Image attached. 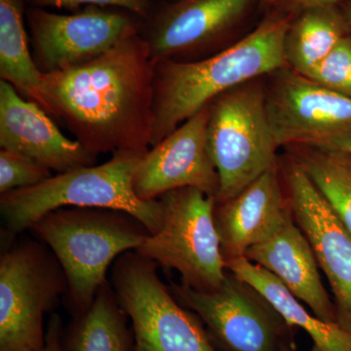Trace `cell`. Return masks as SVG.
<instances>
[{
  "mask_svg": "<svg viewBox=\"0 0 351 351\" xmlns=\"http://www.w3.org/2000/svg\"><path fill=\"white\" fill-rule=\"evenodd\" d=\"M145 152H117L101 165L88 166L52 176L31 186L0 195L4 246L31 230L46 214L63 207L108 208L127 212L152 234L160 230V200L144 201L133 189L134 175Z\"/></svg>",
  "mask_w": 351,
  "mask_h": 351,
  "instance_id": "cell-4",
  "label": "cell"
},
{
  "mask_svg": "<svg viewBox=\"0 0 351 351\" xmlns=\"http://www.w3.org/2000/svg\"><path fill=\"white\" fill-rule=\"evenodd\" d=\"M306 77L351 98V32L330 52Z\"/></svg>",
  "mask_w": 351,
  "mask_h": 351,
  "instance_id": "cell-23",
  "label": "cell"
},
{
  "mask_svg": "<svg viewBox=\"0 0 351 351\" xmlns=\"http://www.w3.org/2000/svg\"><path fill=\"white\" fill-rule=\"evenodd\" d=\"M261 0H176L143 20L141 36L154 63L195 62L223 49Z\"/></svg>",
  "mask_w": 351,
  "mask_h": 351,
  "instance_id": "cell-12",
  "label": "cell"
},
{
  "mask_svg": "<svg viewBox=\"0 0 351 351\" xmlns=\"http://www.w3.org/2000/svg\"><path fill=\"white\" fill-rule=\"evenodd\" d=\"M226 269L262 295L291 327L300 328L322 351H351V332L306 311L276 276L245 257L225 260Z\"/></svg>",
  "mask_w": 351,
  "mask_h": 351,
  "instance_id": "cell-18",
  "label": "cell"
},
{
  "mask_svg": "<svg viewBox=\"0 0 351 351\" xmlns=\"http://www.w3.org/2000/svg\"><path fill=\"white\" fill-rule=\"evenodd\" d=\"M154 75L149 45L133 34L87 63L43 75L46 112L63 120L95 157L147 152L154 133Z\"/></svg>",
  "mask_w": 351,
  "mask_h": 351,
  "instance_id": "cell-1",
  "label": "cell"
},
{
  "mask_svg": "<svg viewBox=\"0 0 351 351\" xmlns=\"http://www.w3.org/2000/svg\"><path fill=\"white\" fill-rule=\"evenodd\" d=\"M281 180L277 163L234 197L216 203L215 225L225 260L245 257L282 228L291 209Z\"/></svg>",
  "mask_w": 351,
  "mask_h": 351,
  "instance_id": "cell-16",
  "label": "cell"
},
{
  "mask_svg": "<svg viewBox=\"0 0 351 351\" xmlns=\"http://www.w3.org/2000/svg\"><path fill=\"white\" fill-rule=\"evenodd\" d=\"M31 230L63 267L69 284L64 301L73 318L89 311L117 258L137 250L152 234L131 214L108 208H60Z\"/></svg>",
  "mask_w": 351,
  "mask_h": 351,
  "instance_id": "cell-3",
  "label": "cell"
},
{
  "mask_svg": "<svg viewBox=\"0 0 351 351\" xmlns=\"http://www.w3.org/2000/svg\"><path fill=\"white\" fill-rule=\"evenodd\" d=\"M339 151H343L346 152H348V154H350L351 156V140L346 141V142L343 143V144H341L339 145L338 149Z\"/></svg>",
  "mask_w": 351,
  "mask_h": 351,
  "instance_id": "cell-30",
  "label": "cell"
},
{
  "mask_svg": "<svg viewBox=\"0 0 351 351\" xmlns=\"http://www.w3.org/2000/svg\"><path fill=\"white\" fill-rule=\"evenodd\" d=\"M52 171L29 159L0 151V195L31 188L52 177Z\"/></svg>",
  "mask_w": 351,
  "mask_h": 351,
  "instance_id": "cell-24",
  "label": "cell"
},
{
  "mask_svg": "<svg viewBox=\"0 0 351 351\" xmlns=\"http://www.w3.org/2000/svg\"><path fill=\"white\" fill-rule=\"evenodd\" d=\"M209 117L210 104L145 152L134 175L138 198L156 200L175 189L195 188L217 199L219 175L207 147Z\"/></svg>",
  "mask_w": 351,
  "mask_h": 351,
  "instance_id": "cell-14",
  "label": "cell"
},
{
  "mask_svg": "<svg viewBox=\"0 0 351 351\" xmlns=\"http://www.w3.org/2000/svg\"><path fill=\"white\" fill-rule=\"evenodd\" d=\"M339 5L341 7V10H343V14H345L351 29V0H346V1L339 3Z\"/></svg>",
  "mask_w": 351,
  "mask_h": 351,
  "instance_id": "cell-28",
  "label": "cell"
},
{
  "mask_svg": "<svg viewBox=\"0 0 351 351\" xmlns=\"http://www.w3.org/2000/svg\"><path fill=\"white\" fill-rule=\"evenodd\" d=\"M351 235V156L313 145L287 147Z\"/></svg>",
  "mask_w": 351,
  "mask_h": 351,
  "instance_id": "cell-22",
  "label": "cell"
},
{
  "mask_svg": "<svg viewBox=\"0 0 351 351\" xmlns=\"http://www.w3.org/2000/svg\"><path fill=\"white\" fill-rule=\"evenodd\" d=\"M267 77V115L279 147L304 145L337 149L351 140V98L287 66Z\"/></svg>",
  "mask_w": 351,
  "mask_h": 351,
  "instance_id": "cell-10",
  "label": "cell"
},
{
  "mask_svg": "<svg viewBox=\"0 0 351 351\" xmlns=\"http://www.w3.org/2000/svg\"><path fill=\"white\" fill-rule=\"evenodd\" d=\"M207 147L219 179L216 203L234 197L278 163L262 78L210 103Z\"/></svg>",
  "mask_w": 351,
  "mask_h": 351,
  "instance_id": "cell-5",
  "label": "cell"
},
{
  "mask_svg": "<svg viewBox=\"0 0 351 351\" xmlns=\"http://www.w3.org/2000/svg\"><path fill=\"white\" fill-rule=\"evenodd\" d=\"M350 32L339 4L304 9L293 17L286 32V66L302 75H308Z\"/></svg>",
  "mask_w": 351,
  "mask_h": 351,
  "instance_id": "cell-19",
  "label": "cell"
},
{
  "mask_svg": "<svg viewBox=\"0 0 351 351\" xmlns=\"http://www.w3.org/2000/svg\"><path fill=\"white\" fill-rule=\"evenodd\" d=\"M56 256L40 240L8 245L0 257V351H43L44 316L68 293Z\"/></svg>",
  "mask_w": 351,
  "mask_h": 351,
  "instance_id": "cell-6",
  "label": "cell"
},
{
  "mask_svg": "<svg viewBox=\"0 0 351 351\" xmlns=\"http://www.w3.org/2000/svg\"><path fill=\"white\" fill-rule=\"evenodd\" d=\"M158 199L162 226L136 253L164 269L176 270L186 287L216 290L228 276L215 225L216 199L195 188L175 189Z\"/></svg>",
  "mask_w": 351,
  "mask_h": 351,
  "instance_id": "cell-7",
  "label": "cell"
},
{
  "mask_svg": "<svg viewBox=\"0 0 351 351\" xmlns=\"http://www.w3.org/2000/svg\"><path fill=\"white\" fill-rule=\"evenodd\" d=\"M165 1H167V2H172V1H176V0H165Z\"/></svg>",
  "mask_w": 351,
  "mask_h": 351,
  "instance_id": "cell-32",
  "label": "cell"
},
{
  "mask_svg": "<svg viewBox=\"0 0 351 351\" xmlns=\"http://www.w3.org/2000/svg\"><path fill=\"white\" fill-rule=\"evenodd\" d=\"M311 351H322L320 350L319 348H318L317 346L313 345V348H311Z\"/></svg>",
  "mask_w": 351,
  "mask_h": 351,
  "instance_id": "cell-31",
  "label": "cell"
},
{
  "mask_svg": "<svg viewBox=\"0 0 351 351\" xmlns=\"http://www.w3.org/2000/svg\"><path fill=\"white\" fill-rule=\"evenodd\" d=\"M64 328L61 316L51 314L46 329V343L43 351H68L64 345Z\"/></svg>",
  "mask_w": 351,
  "mask_h": 351,
  "instance_id": "cell-26",
  "label": "cell"
},
{
  "mask_svg": "<svg viewBox=\"0 0 351 351\" xmlns=\"http://www.w3.org/2000/svg\"><path fill=\"white\" fill-rule=\"evenodd\" d=\"M0 147L58 174L93 166L97 160L80 142L66 138L40 106L23 98L3 80L0 82Z\"/></svg>",
  "mask_w": 351,
  "mask_h": 351,
  "instance_id": "cell-15",
  "label": "cell"
},
{
  "mask_svg": "<svg viewBox=\"0 0 351 351\" xmlns=\"http://www.w3.org/2000/svg\"><path fill=\"white\" fill-rule=\"evenodd\" d=\"M110 282L99 290L89 311L73 318L64 332L68 351H132L133 330Z\"/></svg>",
  "mask_w": 351,
  "mask_h": 351,
  "instance_id": "cell-21",
  "label": "cell"
},
{
  "mask_svg": "<svg viewBox=\"0 0 351 351\" xmlns=\"http://www.w3.org/2000/svg\"><path fill=\"white\" fill-rule=\"evenodd\" d=\"M29 6L38 8L75 9L82 5L113 7L135 14L141 19L149 17L152 7L149 0H27Z\"/></svg>",
  "mask_w": 351,
  "mask_h": 351,
  "instance_id": "cell-25",
  "label": "cell"
},
{
  "mask_svg": "<svg viewBox=\"0 0 351 351\" xmlns=\"http://www.w3.org/2000/svg\"><path fill=\"white\" fill-rule=\"evenodd\" d=\"M27 0H0V77L46 112L43 75L29 50Z\"/></svg>",
  "mask_w": 351,
  "mask_h": 351,
  "instance_id": "cell-20",
  "label": "cell"
},
{
  "mask_svg": "<svg viewBox=\"0 0 351 351\" xmlns=\"http://www.w3.org/2000/svg\"><path fill=\"white\" fill-rule=\"evenodd\" d=\"M281 0H261V6L265 8H274Z\"/></svg>",
  "mask_w": 351,
  "mask_h": 351,
  "instance_id": "cell-29",
  "label": "cell"
},
{
  "mask_svg": "<svg viewBox=\"0 0 351 351\" xmlns=\"http://www.w3.org/2000/svg\"><path fill=\"white\" fill-rule=\"evenodd\" d=\"M278 167L295 221L311 242L331 287L337 323L351 332V235L290 152Z\"/></svg>",
  "mask_w": 351,
  "mask_h": 351,
  "instance_id": "cell-13",
  "label": "cell"
},
{
  "mask_svg": "<svg viewBox=\"0 0 351 351\" xmlns=\"http://www.w3.org/2000/svg\"><path fill=\"white\" fill-rule=\"evenodd\" d=\"M32 56L39 71L56 73L91 61L140 34L143 19L119 8L87 6L73 14L27 7Z\"/></svg>",
  "mask_w": 351,
  "mask_h": 351,
  "instance_id": "cell-11",
  "label": "cell"
},
{
  "mask_svg": "<svg viewBox=\"0 0 351 351\" xmlns=\"http://www.w3.org/2000/svg\"><path fill=\"white\" fill-rule=\"evenodd\" d=\"M346 0H281L274 9L280 12L295 16L304 9L316 5H330V4H339Z\"/></svg>",
  "mask_w": 351,
  "mask_h": 351,
  "instance_id": "cell-27",
  "label": "cell"
},
{
  "mask_svg": "<svg viewBox=\"0 0 351 351\" xmlns=\"http://www.w3.org/2000/svg\"><path fill=\"white\" fill-rule=\"evenodd\" d=\"M294 16L274 10L245 38L195 62H156L151 147L212 101L286 66L284 39Z\"/></svg>",
  "mask_w": 351,
  "mask_h": 351,
  "instance_id": "cell-2",
  "label": "cell"
},
{
  "mask_svg": "<svg viewBox=\"0 0 351 351\" xmlns=\"http://www.w3.org/2000/svg\"><path fill=\"white\" fill-rule=\"evenodd\" d=\"M157 267L135 251L112 265L110 285L132 322V351H218L202 321L181 306Z\"/></svg>",
  "mask_w": 351,
  "mask_h": 351,
  "instance_id": "cell-8",
  "label": "cell"
},
{
  "mask_svg": "<svg viewBox=\"0 0 351 351\" xmlns=\"http://www.w3.org/2000/svg\"><path fill=\"white\" fill-rule=\"evenodd\" d=\"M245 258L271 272L319 319L337 323L336 308L323 285L313 246L292 212L274 237L252 247Z\"/></svg>",
  "mask_w": 351,
  "mask_h": 351,
  "instance_id": "cell-17",
  "label": "cell"
},
{
  "mask_svg": "<svg viewBox=\"0 0 351 351\" xmlns=\"http://www.w3.org/2000/svg\"><path fill=\"white\" fill-rule=\"evenodd\" d=\"M181 304L195 313L221 351H294L290 325L262 295L228 271L216 290L200 292L171 283Z\"/></svg>",
  "mask_w": 351,
  "mask_h": 351,
  "instance_id": "cell-9",
  "label": "cell"
}]
</instances>
